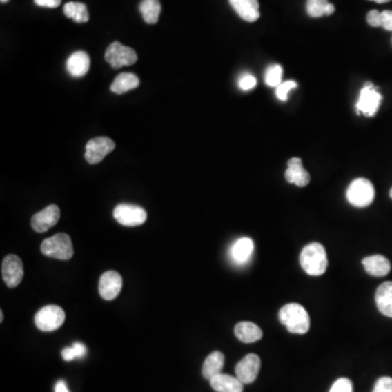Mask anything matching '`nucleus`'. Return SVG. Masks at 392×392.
<instances>
[{"mask_svg": "<svg viewBox=\"0 0 392 392\" xmlns=\"http://www.w3.org/2000/svg\"><path fill=\"white\" fill-rule=\"evenodd\" d=\"M209 382L216 392H243L244 384L237 376H230L222 373L213 377Z\"/></svg>", "mask_w": 392, "mask_h": 392, "instance_id": "18", "label": "nucleus"}, {"mask_svg": "<svg viewBox=\"0 0 392 392\" xmlns=\"http://www.w3.org/2000/svg\"><path fill=\"white\" fill-rule=\"evenodd\" d=\"M300 264L303 271L310 276H322L328 267V258L325 248L320 243L305 245L300 254Z\"/></svg>", "mask_w": 392, "mask_h": 392, "instance_id": "1", "label": "nucleus"}, {"mask_svg": "<svg viewBox=\"0 0 392 392\" xmlns=\"http://www.w3.org/2000/svg\"><path fill=\"white\" fill-rule=\"evenodd\" d=\"M122 289V277L117 271H108L99 279V294L104 300L111 301L116 299Z\"/></svg>", "mask_w": 392, "mask_h": 392, "instance_id": "13", "label": "nucleus"}, {"mask_svg": "<svg viewBox=\"0 0 392 392\" xmlns=\"http://www.w3.org/2000/svg\"><path fill=\"white\" fill-rule=\"evenodd\" d=\"M65 311L57 305H47L35 315V325L45 333L57 331L65 323Z\"/></svg>", "mask_w": 392, "mask_h": 392, "instance_id": "5", "label": "nucleus"}, {"mask_svg": "<svg viewBox=\"0 0 392 392\" xmlns=\"http://www.w3.org/2000/svg\"><path fill=\"white\" fill-rule=\"evenodd\" d=\"M256 84H257V81H256L253 75H242L240 80H239V88L242 90H245V92H246V90H253Z\"/></svg>", "mask_w": 392, "mask_h": 392, "instance_id": "32", "label": "nucleus"}, {"mask_svg": "<svg viewBox=\"0 0 392 392\" xmlns=\"http://www.w3.org/2000/svg\"><path fill=\"white\" fill-rule=\"evenodd\" d=\"M282 73H284V70L282 66H269L265 73L266 84L271 88H278L282 83Z\"/></svg>", "mask_w": 392, "mask_h": 392, "instance_id": "26", "label": "nucleus"}, {"mask_svg": "<svg viewBox=\"0 0 392 392\" xmlns=\"http://www.w3.org/2000/svg\"><path fill=\"white\" fill-rule=\"evenodd\" d=\"M382 96L378 88L372 83H366L360 93L359 101L356 104L357 114H363L366 117H374L380 109Z\"/></svg>", "mask_w": 392, "mask_h": 392, "instance_id": "7", "label": "nucleus"}, {"mask_svg": "<svg viewBox=\"0 0 392 392\" xmlns=\"http://www.w3.org/2000/svg\"><path fill=\"white\" fill-rule=\"evenodd\" d=\"M225 365V355L219 351H215L209 354L203 364V376L205 380H210L213 377L222 373Z\"/></svg>", "mask_w": 392, "mask_h": 392, "instance_id": "22", "label": "nucleus"}, {"mask_svg": "<svg viewBox=\"0 0 392 392\" xmlns=\"http://www.w3.org/2000/svg\"><path fill=\"white\" fill-rule=\"evenodd\" d=\"M115 219L126 227H137L146 222L147 213L137 205L120 204L115 208Z\"/></svg>", "mask_w": 392, "mask_h": 392, "instance_id": "8", "label": "nucleus"}, {"mask_svg": "<svg viewBox=\"0 0 392 392\" xmlns=\"http://www.w3.org/2000/svg\"><path fill=\"white\" fill-rule=\"evenodd\" d=\"M233 10L242 20L246 22H255L261 17L258 0H229Z\"/></svg>", "mask_w": 392, "mask_h": 392, "instance_id": "15", "label": "nucleus"}, {"mask_svg": "<svg viewBox=\"0 0 392 392\" xmlns=\"http://www.w3.org/2000/svg\"><path fill=\"white\" fill-rule=\"evenodd\" d=\"M0 322L3 323V311H0Z\"/></svg>", "mask_w": 392, "mask_h": 392, "instance_id": "39", "label": "nucleus"}, {"mask_svg": "<svg viewBox=\"0 0 392 392\" xmlns=\"http://www.w3.org/2000/svg\"><path fill=\"white\" fill-rule=\"evenodd\" d=\"M105 59L114 69H120L126 66L135 65L137 55L131 47L124 46L119 41H114L107 47Z\"/></svg>", "mask_w": 392, "mask_h": 392, "instance_id": "6", "label": "nucleus"}, {"mask_svg": "<svg viewBox=\"0 0 392 392\" xmlns=\"http://www.w3.org/2000/svg\"><path fill=\"white\" fill-rule=\"evenodd\" d=\"M139 11L147 24H156L161 13V3L159 0H142Z\"/></svg>", "mask_w": 392, "mask_h": 392, "instance_id": "25", "label": "nucleus"}, {"mask_svg": "<svg viewBox=\"0 0 392 392\" xmlns=\"http://www.w3.org/2000/svg\"><path fill=\"white\" fill-rule=\"evenodd\" d=\"M41 251L44 255L57 258L60 261H68L75 253L71 237L66 233H58L43 241Z\"/></svg>", "mask_w": 392, "mask_h": 392, "instance_id": "3", "label": "nucleus"}, {"mask_svg": "<svg viewBox=\"0 0 392 392\" xmlns=\"http://www.w3.org/2000/svg\"><path fill=\"white\" fill-rule=\"evenodd\" d=\"M254 243L250 237H241L231 248V257L237 264H245L253 254Z\"/></svg>", "mask_w": 392, "mask_h": 392, "instance_id": "21", "label": "nucleus"}, {"mask_svg": "<svg viewBox=\"0 0 392 392\" xmlns=\"http://www.w3.org/2000/svg\"><path fill=\"white\" fill-rule=\"evenodd\" d=\"M382 28L386 31L392 32V11L384 10L382 12Z\"/></svg>", "mask_w": 392, "mask_h": 392, "instance_id": "34", "label": "nucleus"}, {"mask_svg": "<svg viewBox=\"0 0 392 392\" xmlns=\"http://www.w3.org/2000/svg\"><path fill=\"white\" fill-rule=\"evenodd\" d=\"M297 82H294V81H286V82H282V84L277 88V98H278L279 101H288V94H289L290 90H293V88H297Z\"/></svg>", "mask_w": 392, "mask_h": 392, "instance_id": "29", "label": "nucleus"}, {"mask_svg": "<svg viewBox=\"0 0 392 392\" xmlns=\"http://www.w3.org/2000/svg\"><path fill=\"white\" fill-rule=\"evenodd\" d=\"M373 392H392V378L391 377H380L375 384Z\"/></svg>", "mask_w": 392, "mask_h": 392, "instance_id": "31", "label": "nucleus"}, {"mask_svg": "<svg viewBox=\"0 0 392 392\" xmlns=\"http://www.w3.org/2000/svg\"><path fill=\"white\" fill-rule=\"evenodd\" d=\"M139 86V80L133 73H120L111 84V92L121 95L128 90H135Z\"/></svg>", "mask_w": 392, "mask_h": 392, "instance_id": "23", "label": "nucleus"}, {"mask_svg": "<svg viewBox=\"0 0 392 392\" xmlns=\"http://www.w3.org/2000/svg\"><path fill=\"white\" fill-rule=\"evenodd\" d=\"M329 392H353V384L348 378H339L333 382Z\"/></svg>", "mask_w": 392, "mask_h": 392, "instance_id": "30", "label": "nucleus"}, {"mask_svg": "<svg viewBox=\"0 0 392 392\" xmlns=\"http://www.w3.org/2000/svg\"><path fill=\"white\" fill-rule=\"evenodd\" d=\"M235 335L241 342L253 343L261 340L263 331L254 323L251 322H241L235 327Z\"/></svg>", "mask_w": 392, "mask_h": 392, "instance_id": "20", "label": "nucleus"}, {"mask_svg": "<svg viewBox=\"0 0 392 392\" xmlns=\"http://www.w3.org/2000/svg\"><path fill=\"white\" fill-rule=\"evenodd\" d=\"M0 1H1V3H8L9 0H0Z\"/></svg>", "mask_w": 392, "mask_h": 392, "instance_id": "40", "label": "nucleus"}, {"mask_svg": "<svg viewBox=\"0 0 392 392\" xmlns=\"http://www.w3.org/2000/svg\"><path fill=\"white\" fill-rule=\"evenodd\" d=\"M367 274L374 277H384L391 271L389 259L382 255H373L364 258L362 261Z\"/></svg>", "mask_w": 392, "mask_h": 392, "instance_id": "17", "label": "nucleus"}, {"mask_svg": "<svg viewBox=\"0 0 392 392\" xmlns=\"http://www.w3.org/2000/svg\"><path fill=\"white\" fill-rule=\"evenodd\" d=\"M335 8L333 3H328L327 8H326V16H331L335 12Z\"/></svg>", "mask_w": 392, "mask_h": 392, "instance_id": "37", "label": "nucleus"}, {"mask_svg": "<svg viewBox=\"0 0 392 392\" xmlns=\"http://www.w3.org/2000/svg\"><path fill=\"white\" fill-rule=\"evenodd\" d=\"M328 3H329L328 0H307V14L312 18L326 16V8H327Z\"/></svg>", "mask_w": 392, "mask_h": 392, "instance_id": "28", "label": "nucleus"}, {"mask_svg": "<svg viewBox=\"0 0 392 392\" xmlns=\"http://www.w3.org/2000/svg\"><path fill=\"white\" fill-rule=\"evenodd\" d=\"M369 1H375L377 3H389L391 0H369Z\"/></svg>", "mask_w": 392, "mask_h": 392, "instance_id": "38", "label": "nucleus"}, {"mask_svg": "<svg viewBox=\"0 0 392 392\" xmlns=\"http://www.w3.org/2000/svg\"><path fill=\"white\" fill-rule=\"evenodd\" d=\"M284 176L289 184H294L300 188H304L311 181L310 173L305 170L302 159L299 157L291 158L288 161V169Z\"/></svg>", "mask_w": 392, "mask_h": 392, "instance_id": "14", "label": "nucleus"}, {"mask_svg": "<svg viewBox=\"0 0 392 392\" xmlns=\"http://www.w3.org/2000/svg\"><path fill=\"white\" fill-rule=\"evenodd\" d=\"M90 66V56L86 52H73L67 60L68 73L73 78H82L88 72Z\"/></svg>", "mask_w": 392, "mask_h": 392, "instance_id": "16", "label": "nucleus"}, {"mask_svg": "<svg viewBox=\"0 0 392 392\" xmlns=\"http://www.w3.org/2000/svg\"><path fill=\"white\" fill-rule=\"evenodd\" d=\"M60 218V209L57 205H49L41 212L32 217L31 226L37 233H46L47 230L57 225Z\"/></svg>", "mask_w": 392, "mask_h": 392, "instance_id": "12", "label": "nucleus"}, {"mask_svg": "<svg viewBox=\"0 0 392 392\" xmlns=\"http://www.w3.org/2000/svg\"><path fill=\"white\" fill-rule=\"evenodd\" d=\"M116 147L114 141L106 137H94L90 139L86 147V159L90 165L101 163L104 158Z\"/></svg>", "mask_w": 392, "mask_h": 392, "instance_id": "9", "label": "nucleus"}, {"mask_svg": "<svg viewBox=\"0 0 392 392\" xmlns=\"http://www.w3.org/2000/svg\"><path fill=\"white\" fill-rule=\"evenodd\" d=\"M63 13L66 17L72 19L75 23H86L90 20L86 5L77 1H70L63 6Z\"/></svg>", "mask_w": 392, "mask_h": 392, "instance_id": "24", "label": "nucleus"}, {"mask_svg": "<svg viewBox=\"0 0 392 392\" xmlns=\"http://www.w3.org/2000/svg\"><path fill=\"white\" fill-rule=\"evenodd\" d=\"M55 392H70L68 389L67 384H66L63 380H59V382L56 384V387H55Z\"/></svg>", "mask_w": 392, "mask_h": 392, "instance_id": "36", "label": "nucleus"}, {"mask_svg": "<svg viewBox=\"0 0 392 392\" xmlns=\"http://www.w3.org/2000/svg\"><path fill=\"white\" fill-rule=\"evenodd\" d=\"M261 369V359L256 354H248L235 366V375L243 384H252Z\"/></svg>", "mask_w": 392, "mask_h": 392, "instance_id": "11", "label": "nucleus"}, {"mask_svg": "<svg viewBox=\"0 0 392 392\" xmlns=\"http://www.w3.org/2000/svg\"><path fill=\"white\" fill-rule=\"evenodd\" d=\"M346 199L350 204L359 208L369 206L375 199L374 186L367 179H355L349 186Z\"/></svg>", "mask_w": 392, "mask_h": 392, "instance_id": "4", "label": "nucleus"}, {"mask_svg": "<svg viewBox=\"0 0 392 392\" xmlns=\"http://www.w3.org/2000/svg\"><path fill=\"white\" fill-rule=\"evenodd\" d=\"M86 354V346L81 342H75L72 346L66 348L62 350L61 355L63 360L67 362L73 361L75 359L84 357Z\"/></svg>", "mask_w": 392, "mask_h": 392, "instance_id": "27", "label": "nucleus"}, {"mask_svg": "<svg viewBox=\"0 0 392 392\" xmlns=\"http://www.w3.org/2000/svg\"><path fill=\"white\" fill-rule=\"evenodd\" d=\"M377 308L384 316L392 318V282L380 284L375 294Z\"/></svg>", "mask_w": 392, "mask_h": 392, "instance_id": "19", "label": "nucleus"}, {"mask_svg": "<svg viewBox=\"0 0 392 392\" xmlns=\"http://www.w3.org/2000/svg\"><path fill=\"white\" fill-rule=\"evenodd\" d=\"M367 23L374 28H380L382 26V12L378 10H371L367 13Z\"/></svg>", "mask_w": 392, "mask_h": 392, "instance_id": "33", "label": "nucleus"}, {"mask_svg": "<svg viewBox=\"0 0 392 392\" xmlns=\"http://www.w3.org/2000/svg\"><path fill=\"white\" fill-rule=\"evenodd\" d=\"M34 3L44 8H57L61 3V0H34Z\"/></svg>", "mask_w": 392, "mask_h": 392, "instance_id": "35", "label": "nucleus"}, {"mask_svg": "<svg viewBox=\"0 0 392 392\" xmlns=\"http://www.w3.org/2000/svg\"><path fill=\"white\" fill-rule=\"evenodd\" d=\"M1 273L5 284L9 288H16L23 279V264L17 255H8L3 258Z\"/></svg>", "mask_w": 392, "mask_h": 392, "instance_id": "10", "label": "nucleus"}, {"mask_svg": "<svg viewBox=\"0 0 392 392\" xmlns=\"http://www.w3.org/2000/svg\"><path fill=\"white\" fill-rule=\"evenodd\" d=\"M389 195H390V197H391V199H392V188H391V190H390Z\"/></svg>", "mask_w": 392, "mask_h": 392, "instance_id": "41", "label": "nucleus"}, {"mask_svg": "<svg viewBox=\"0 0 392 392\" xmlns=\"http://www.w3.org/2000/svg\"><path fill=\"white\" fill-rule=\"evenodd\" d=\"M279 320L286 326L288 331L297 335H304L310 331L311 320L308 313L302 305L289 303L279 311Z\"/></svg>", "mask_w": 392, "mask_h": 392, "instance_id": "2", "label": "nucleus"}]
</instances>
